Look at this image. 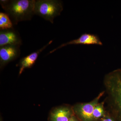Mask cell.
<instances>
[{
    "label": "cell",
    "mask_w": 121,
    "mask_h": 121,
    "mask_svg": "<svg viewBox=\"0 0 121 121\" xmlns=\"http://www.w3.org/2000/svg\"><path fill=\"white\" fill-rule=\"evenodd\" d=\"M22 41L19 33L13 28L0 30V47L7 45L22 44Z\"/></svg>",
    "instance_id": "cell-7"
},
{
    "label": "cell",
    "mask_w": 121,
    "mask_h": 121,
    "mask_svg": "<svg viewBox=\"0 0 121 121\" xmlns=\"http://www.w3.org/2000/svg\"><path fill=\"white\" fill-rule=\"evenodd\" d=\"M104 94V91H102L91 101L80 103L75 106L73 111L78 119L81 121H94L93 117L94 109Z\"/></svg>",
    "instance_id": "cell-4"
},
{
    "label": "cell",
    "mask_w": 121,
    "mask_h": 121,
    "mask_svg": "<svg viewBox=\"0 0 121 121\" xmlns=\"http://www.w3.org/2000/svg\"><path fill=\"white\" fill-rule=\"evenodd\" d=\"M19 45H7L0 47V64L1 68L17 58L20 54Z\"/></svg>",
    "instance_id": "cell-6"
},
{
    "label": "cell",
    "mask_w": 121,
    "mask_h": 121,
    "mask_svg": "<svg viewBox=\"0 0 121 121\" xmlns=\"http://www.w3.org/2000/svg\"><path fill=\"white\" fill-rule=\"evenodd\" d=\"M78 121V119L76 118V117L75 116H73V117H72L71 118H70L69 121Z\"/></svg>",
    "instance_id": "cell-13"
},
{
    "label": "cell",
    "mask_w": 121,
    "mask_h": 121,
    "mask_svg": "<svg viewBox=\"0 0 121 121\" xmlns=\"http://www.w3.org/2000/svg\"><path fill=\"white\" fill-rule=\"evenodd\" d=\"M73 112V110L68 107H59L51 112L49 121H68L74 116Z\"/></svg>",
    "instance_id": "cell-9"
},
{
    "label": "cell",
    "mask_w": 121,
    "mask_h": 121,
    "mask_svg": "<svg viewBox=\"0 0 121 121\" xmlns=\"http://www.w3.org/2000/svg\"><path fill=\"white\" fill-rule=\"evenodd\" d=\"M103 83L106 94L104 101L106 114L115 121H121V69L106 74Z\"/></svg>",
    "instance_id": "cell-1"
},
{
    "label": "cell",
    "mask_w": 121,
    "mask_h": 121,
    "mask_svg": "<svg viewBox=\"0 0 121 121\" xmlns=\"http://www.w3.org/2000/svg\"><path fill=\"white\" fill-rule=\"evenodd\" d=\"M13 24L8 14L0 13V30L10 29L13 28Z\"/></svg>",
    "instance_id": "cell-10"
},
{
    "label": "cell",
    "mask_w": 121,
    "mask_h": 121,
    "mask_svg": "<svg viewBox=\"0 0 121 121\" xmlns=\"http://www.w3.org/2000/svg\"><path fill=\"white\" fill-rule=\"evenodd\" d=\"M52 41L53 40H51L40 49L21 59L19 63L20 68L19 74H21L24 70L26 68L31 67L37 60L39 54L45 50L52 43Z\"/></svg>",
    "instance_id": "cell-8"
},
{
    "label": "cell",
    "mask_w": 121,
    "mask_h": 121,
    "mask_svg": "<svg viewBox=\"0 0 121 121\" xmlns=\"http://www.w3.org/2000/svg\"><path fill=\"white\" fill-rule=\"evenodd\" d=\"M106 115L105 110L104 109V102L99 103L94 109L93 113V117L94 121L100 120Z\"/></svg>",
    "instance_id": "cell-11"
},
{
    "label": "cell",
    "mask_w": 121,
    "mask_h": 121,
    "mask_svg": "<svg viewBox=\"0 0 121 121\" xmlns=\"http://www.w3.org/2000/svg\"><path fill=\"white\" fill-rule=\"evenodd\" d=\"M102 45V43L99 37L94 34L85 33L82 34L78 39L69 41L67 43L62 44L58 47L52 50L49 54L53 53L56 50L62 48L65 46L70 45Z\"/></svg>",
    "instance_id": "cell-5"
},
{
    "label": "cell",
    "mask_w": 121,
    "mask_h": 121,
    "mask_svg": "<svg viewBox=\"0 0 121 121\" xmlns=\"http://www.w3.org/2000/svg\"><path fill=\"white\" fill-rule=\"evenodd\" d=\"M100 121H115L112 118L106 114L105 116L100 119Z\"/></svg>",
    "instance_id": "cell-12"
},
{
    "label": "cell",
    "mask_w": 121,
    "mask_h": 121,
    "mask_svg": "<svg viewBox=\"0 0 121 121\" xmlns=\"http://www.w3.org/2000/svg\"><path fill=\"white\" fill-rule=\"evenodd\" d=\"M63 9L62 2L59 0H35L34 13L54 23V19L60 15Z\"/></svg>",
    "instance_id": "cell-3"
},
{
    "label": "cell",
    "mask_w": 121,
    "mask_h": 121,
    "mask_svg": "<svg viewBox=\"0 0 121 121\" xmlns=\"http://www.w3.org/2000/svg\"><path fill=\"white\" fill-rule=\"evenodd\" d=\"M35 0H1L0 4L14 25L31 19Z\"/></svg>",
    "instance_id": "cell-2"
}]
</instances>
